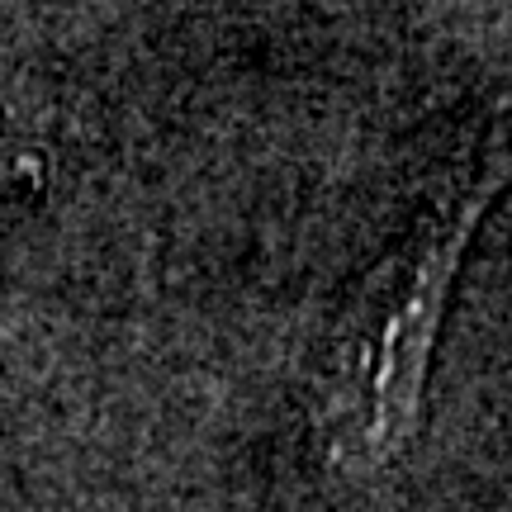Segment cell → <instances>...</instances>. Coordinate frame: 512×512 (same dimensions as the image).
<instances>
[{
	"label": "cell",
	"instance_id": "cell-1",
	"mask_svg": "<svg viewBox=\"0 0 512 512\" xmlns=\"http://www.w3.org/2000/svg\"><path fill=\"white\" fill-rule=\"evenodd\" d=\"M498 181L503 171L494 166L484 181L460 185L432 204L342 318V337L328 361V394H337V418L366 456L399 446L413 422L451 275Z\"/></svg>",
	"mask_w": 512,
	"mask_h": 512
}]
</instances>
